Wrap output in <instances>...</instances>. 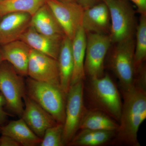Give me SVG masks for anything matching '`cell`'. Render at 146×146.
<instances>
[{"mask_svg":"<svg viewBox=\"0 0 146 146\" xmlns=\"http://www.w3.org/2000/svg\"><path fill=\"white\" fill-rule=\"evenodd\" d=\"M146 70L142 69L136 74L133 87L122 92V104L119 127L113 144L140 146L138 140L139 127L146 118Z\"/></svg>","mask_w":146,"mask_h":146,"instance_id":"obj_1","label":"cell"},{"mask_svg":"<svg viewBox=\"0 0 146 146\" xmlns=\"http://www.w3.org/2000/svg\"><path fill=\"white\" fill-rule=\"evenodd\" d=\"M86 91L91 109L104 112L119 123L122 103L117 86L108 74L90 79Z\"/></svg>","mask_w":146,"mask_h":146,"instance_id":"obj_2","label":"cell"},{"mask_svg":"<svg viewBox=\"0 0 146 146\" xmlns=\"http://www.w3.org/2000/svg\"><path fill=\"white\" fill-rule=\"evenodd\" d=\"M26 95L53 117L64 123L67 95L61 87L29 77L25 81Z\"/></svg>","mask_w":146,"mask_h":146,"instance_id":"obj_3","label":"cell"},{"mask_svg":"<svg viewBox=\"0 0 146 146\" xmlns=\"http://www.w3.org/2000/svg\"><path fill=\"white\" fill-rule=\"evenodd\" d=\"M109 59L110 67L117 78L122 92L133 87L136 75L135 39L131 37L116 43Z\"/></svg>","mask_w":146,"mask_h":146,"instance_id":"obj_4","label":"cell"},{"mask_svg":"<svg viewBox=\"0 0 146 146\" xmlns=\"http://www.w3.org/2000/svg\"><path fill=\"white\" fill-rule=\"evenodd\" d=\"M23 77L7 61L0 63V93L5 100V107L20 118L23 112V99L26 94Z\"/></svg>","mask_w":146,"mask_h":146,"instance_id":"obj_5","label":"cell"},{"mask_svg":"<svg viewBox=\"0 0 146 146\" xmlns=\"http://www.w3.org/2000/svg\"><path fill=\"white\" fill-rule=\"evenodd\" d=\"M110 13L111 26L109 35L111 43L116 44L130 37L136 33L135 11L127 0H102Z\"/></svg>","mask_w":146,"mask_h":146,"instance_id":"obj_6","label":"cell"},{"mask_svg":"<svg viewBox=\"0 0 146 146\" xmlns=\"http://www.w3.org/2000/svg\"><path fill=\"white\" fill-rule=\"evenodd\" d=\"M84 80L71 85L66 98L63 141L68 145L79 130L80 125L86 108L84 104Z\"/></svg>","mask_w":146,"mask_h":146,"instance_id":"obj_7","label":"cell"},{"mask_svg":"<svg viewBox=\"0 0 146 146\" xmlns=\"http://www.w3.org/2000/svg\"><path fill=\"white\" fill-rule=\"evenodd\" d=\"M112 44L109 35L86 33L84 70L90 79L104 76V60Z\"/></svg>","mask_w":146,"mask_h":146,"instance_id":"obj_8","label":"cell"},{"mask_svg":"<svg viewBox=\"0 0 146 146\" xmlns=\"http://www.w3.org/2000/svg\"><path fill=\"white\" fill-rule=\"evenodd\" d=\"M46 3L57 20L65 35L72 41L82 27L84 9L77 2L46 0Z\"/></svg>","mask_w":146,"mask_h":146,"instance_id":"obj_9","label":"cell"},{"mask_svg":"<svg viewBox=\"0 0 146 146\" xmlns=\"http://www.w3.org/2000/svg\"><path fill=\"white\" fill-rule=\"evenodd\" d=\"M27 76L36 81L60 86L57 60L31 49Z\"/></svg>","mask_w":146,"mask_h":146,"instance_id":"obj_10","label":"cell"},{"mask_svg":"<svg viewBox=\"0 0 146 146\" xmlns=\"http://www.w3.org/2000/svg\"><path fill=\"white\" fill-rule=\"evenodd\" d=\"M21 118L38 137L42 139L45 131L57 122L53 117L26 94Z\"/></svg>","mask_w":146,"mask_h":146,"instance_id":"obj_11","label":"cell"},{"mask_svg":"<svg viewBox=\"0 0 146 146\" xmlns=\"http://www.w3.org/2000/svg\"><path fill=\"white\" fill-rule=\"evenodd\" d=\"M110 26L109 10L103 1L84 9L82 27L86 33L109 35Z\"/></svg>","mask_w":146,"mask_h":146,"instance_id":"obj_12","label":"cell"},{"mask_svg":"<svg viewBox=\"0 0 146 146\" xmlns=\"http://www.w3.org/2000/svg\"><path fill=\"white\" fill-rule=\"evenodd\" d=\"M31 16L25 13H8L0 21V46L19 39L29 27Z\"/></svg>","mask_w":146,"mask_h":146,"instance_id":"obj_13","label":"cell"},{"mask_svg":"<svg viewBox=\"0 0 146 146\" xmlns=\"http://www.w3.org/2000/svg\"><path fill=\"white\" fill-rule=\"evenodd\" d=\"M63 36L52 37L46 36L29 26L19 39L25 43L31 49L57 60Z\"/></svg>","mask_w":146,"mask_h":146,"instance_id":"obj_14","label":"cell"},{"mask_svg":"<svg viewBox=\"0 0 146 146\" xmlns=\"http://www.w3.org/2000/svg\"><path fill=\"white\" fill-rule=\"evenodd\" d=\"M3 60L13 66L23 77L27 76L28 65L31 48L22 40L18 39L0 46Z\"/></svg>","mask_w":146,"mask_h":146,"instance_id":"obj_15","label":"cell"},{"mask_svg":"<svg viewBox=\"0 0 146 146\" xmlns=\"http://www.w3.org/2000/svg\"><path fill=\"white\" fill-rule=\"evenodd\" d=\"M30 26L39 33L50 37H63L65 35L63 30L46 3L31 16Z\"/></svg>","mask_w":146,"mask_h":146,"instance_id":"obj_16","label":"cell"},{"mask_svg":"<svg viewBox=\"0 0 146 146\" xmlns=\"http://www.w3.org/2000/svg\"><path fill=\"white\" fill-rule=\"evenodd\" d=\"M0 132L2 135L11 137L21 146H36L40 145L42 140L21 118L10 121L0 127Z\"/></svg>","mask_w":146,"mask_h":146,"instance_id":"obj_17","label":"cell"},{"mask_svg":"<svg viewBox=\"0 0 146 146\" xmlns=\"http://www.w3.org/2000/svg\"><path fill=\"white\" fill-rule=\"evenodd\" d=\"M57 61L60 86L63 92L67 95L71 86L74 61L72 53V41L65 35L62 39Z\"/></svg>","mask_w":146,"mask_h":146,"instance_id":"obj_18","label":"cell"},{"mask_svg":"<svg viewBox=\"0 0 146 146\" xmlns=\"http://www.w3.org/2000/svg\"><path fill=\"white\" fill-rule=\"evenodd\" d=\"M86 41V32L81 27L72 40L74 70L71 80V86L80 80H84L86 78L84 72V63Z\"/></svg>","mask_w":146,"mask_h":146,"instance_id":"obj_19","label":"cell"},{"mask_svg":"<svg viewBox=\"0 0 146 146\" xmlns=\"http://www.w3.org/2000/svg\"><path fill=\"white\" fill-rule=\"evenodd\" d=\"M119 123L106 113L100 110L86 109L81 120L80 129H89L115 131Z\"/></svg>","mask_w":146,"mask_h":146,"instance_id":"obj_20","label":"cell"},{"mask_svg":"<svg viewBox=\"0 0 146 146\" xmlns=\"http://www.w3.org/2000/svg\"><path fill=\"white\" fill-rule=\"evenodd\" d=\"M68 145L99 146L108 143L114 138L116 131H110L80 129Z\"/></svg>","mask_w":146,"mask_h":146,"instance_id":"obj_21","label":"cell"},{"mask_svg":"<svg viewBox=\"0 0 146 146\" xmlns=\"http://www.w3.org/2000/svg\"><path fill=\"white\" fill-rule=\"evenodd\" d=\"M46 0H5L0 3V16L12 13H25L32 16Z\"/></svg>","mask_w":146,"mask_h":146,"instance_id":"obj_22","label":"cell"},{"mask_svg":"<svg viewBox=\"0 0 146 146\" xmlns=\"http://www.w3.org/2000/svg\"><path fill=\"white\" fill-rule=\"evenodd\" d=\"M135 34L134 60L136 72L146 59V14L141 15Z\"/></svg>","mask_w":146,"mask_h":146,"instance_id":"obj_23","label":"cell"},{"mask_svg":"<svg viewBox=\"0 0 146 146\" xmlns=\"http://www.w3.org/2000/svg\"><path fill=\"white\" fill-rule=\"evenodd\" d=\"M63 124L57 123L47 129L40 144L41 146H63Z\"/></svg>","mask_w":146,"mask_h":146,"instance_id":"obj_24","label":"cell"},{"mask_svg":"<svg viewBox=\"0 0 146 146\" xmlns=\"http://www.w3.org/2000/svg\"><path fill=\"white\" fill-rule=\"evenodd\" d=\"M6 101L3 95L0 93V127L6 124L9 114L5 111Z\"/></svg>","mask_w":146,"mask_h":146,"instance_id":"obj_25","label":"cell"},{"mask_svg":"<svg viewBox=\"0 0 146 146\" xmlns=\"http://www.w3.org/2000/svg\"><path fill=\"white\" fill-rule=\"evenodd\" d=\"M20 144L11 137L2 135L0 137V146H19Z\"/></svg>","mask_w":146,"mask_h":146,"instance_id":"obj_26","label":"cell"},{"mask_svg":"<svg viewBox=\"0 0 146 146\" xmlns=\"http://www.w3.org/2000/svg\"><path fill=\"white\" fill-rule=\"evenodd\" d=\"M136 6L137 11L141 14H146V0H129Z\"/></svg>","mask_w":146,"mask_h":146,"instance_id":"obj_27","label":"cell"},{"mask_svg":"<svg viewBox=\"0 0 146 146\" xmlns=\"http://www.w3.org/2000/svg\"><path fill=\"white\" fill-rule=\"evenodd\" d=\"M102 0H77V3L84 9L90 8L101 2Z\"/></svg>","mask_w":146,"mask_h":146,"instance_id":"obj_28","label":"cell"},{"mask_svg":"<svg viewBox=\"0 0 146 146\" xmlns=\"http://www.w3.org/2000/svg\"><path fill=\"white\" fill-rule=\"evenodd\" d=\"M60 1H63L65 2H77V0H60Z\"/></svg>","mask_w":146,"mask_h":146,"instance_id":"obj_29","label":"cell"},{"mask_svg":"<svg viewBox=\"0 0 146 146\" xmlns=\"http://www.w3.org/2000/svg\"><path fill=\"white\" fill-rule=\"evenodd\" d=\"M3 61V60L1 53V50H0V63H1V62H2Z\"/></svg>","mask_w":146,"mask_h":146,"instance_id":"obj_30","label":"cell"},{"mask_svg":"<svg viewBox=\"0 0 146 146\" xmlns=\"http://www.w3.org/2000/svg\"><path fill=\"white\" fill-rule=\"evenodd\" d=\"M5 1V0H0V3L2 2Z\"/></svg>","mask_w":146,"mask_h":146,"instance_id":"obj_31","label":"cell"},{"mask_svg":"<svg viewBox=\"0 0 146 146\" xmlns=\"http://www.w3.org/2000/svg\"><path fill=\"white\" fill-rule=\"evenodd\" d=\"M2 17L0 16V21H1V19Z\"/></svg>","mask_w":146,"mask_h":146,"instance_id":"obj_32","label":"cell"}]
</instances>
